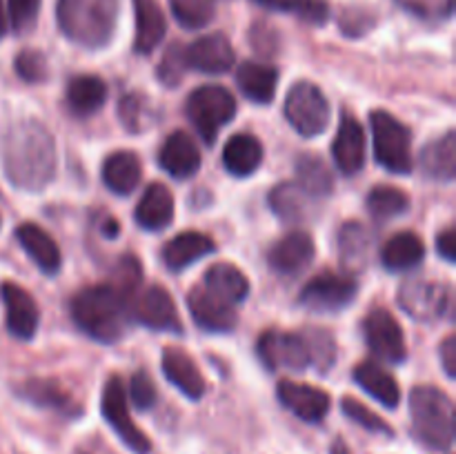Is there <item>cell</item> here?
<instances>
[{
    "instance_id": "7c38bea8",
    "label": "cell",
    "mask_w": 456,
    "mask_h": 454,
    "mask_svg": "<svg viewBox=\"0 0 456 454\" xmlns=\"http://www.w3.org/2000/svg\"><path fill=\"white\" fill-rule=\"evenodd\" d=\"M129 316L150 329L172 334L183 332V323L176 305H174L167 289L160 288V285H150L142 292L134 294L132 303H129Z\"/></svg>"
},
{
    "instance_id": "d6986e66",
    "label": "cell",
    "mask_w": 456,
    "mask_h": 454,
    "mask_svg": "<svg viewBox=\"0 0 456 454\" xmlns=\"http://www.w3.org/2000/svg\"><path fill=\"white\" fill-rule=\"evenodd\" d=\"M332 156L337 167L346 176H354L365 165V132L359 120L347 111H343L341 125H338L332 145Z\"/></svg>"
},
{
    "instance_id": "bcb514c9",
    "label": "cell",
    "mask_w": 456,
    "mask_h": 454,
    "mask_svg": "<svg viewBox=\"0 0 456 454\" xmlns=\"http://www.w3.org/2000/svg\"><path fill=\"white\" fill-rule=\"evenodd\" d=\"M285 12L294 13L312 25H325L330 18V4L328 0H288Z\"/></svg>"
},
{
    "instance_id": "b9f144b4",
    "label": "cell",
    "mask_w": 456,
    "mask_h": 454,
    "mask_svg": "<svg viewBox=\"0 0 456 454\" xmlns=\"http://www.w3.org/2000/svg\"><path fill=\"white\" fill-rule=\"evenodd\" d=\"M118 114L129 132H142L151 123L150 114H147V101L142 96H138V93H129V96H125L120 101Z\"/></svg>"
},
{
    "instance_id": "7bdbcfd3",
    "label": "cell",
    "mask_w": 456,
    "mask_h": 454,
    "mask_svg": "<svg viewBox=\"0 0 456 454\" xmlns=\"http://www.w3.org/2000/svg\"><path fill=\"white\" fill-rule=\"evenodd\" d=\"M16 74L25 83H43L47 78V58L38 49H22L16 56Z\"/></svg>"
},
{
    "instance_id": "5b68a950",
    "label": "cell",
    "mask_w": 456,
    "mask_h": 454,
    "mask_svg": "<svg viewBox=\"0 0 456 454\" xmlns=\"http://www.w3.org/2000/svg\"><path fill=\"white\" fill-rule=\"evenodd\" d=\"M374 138V156L381 167L392 174L412 172V134L390 111L377 109L370 116Z\"/></svg>"
},
{
    "instance_id": "7a4b0ae2",
    "label": "cell",
    "mask_w": 456,
    "mask_h": 454,
    "mask_svg": "<svg viewBox=\"0 0 456 454\" xmlns=\"http://www.w3.org/2000/svg\"><path fill=\"white\" fill-rule=\"evenodd\" d=\"M71 319L94 341L114 343L123 336L132 319L129 298L111 283L92 285L71 298Z\"/></svg>"
},
{
    "instance_id": "8fae6325",
    "label": "cell",
    "mask_w": 456,
    "mask_h": 454,
    "mask_svg": "<svg viewBox=\"0 0 456 454\" xmlns=\"http://www.w3.org/2000/svg\"><path fill=\"white\" fill-rule=\"evenodd\" d=\"M359 285L352 276L321 272L301 289L298 303L310 312H338L356 298Z\"/></svg>"
},
{
    "instance_id": "d590c367",
    "label": "cell",
    "mask_w": 456,
    "mask_h": 454,
    "mask_svg": "<svg viewBox=\"0 0 456 454\" xmlns=\"http://www.w3.org/2000/svg\"><path fill=\"white\" fill-rule=\"evenodd\" d=\"M312 196L298 182H281L270 191V207L279 218L298 223L310 214Z\"/></svg>"
},
{
    "instance_id": "4fadbf2b",
    "label": "cell",
    "mask_w": 456,
    "mask_h": 454,
    "mask_svg": "<svg viewBox=\"0 0 456 454\" xmlns=\"http://www.w3.org/2000/svg\"><path fill=\"white\" fill-rule=\"evenodd\" d=\"M363 334L365 343L379 359H386L390 363H403L405 356H408L403 329L387 310L377 307V310L370 312L363 320Z\"/></svg>"
},
{
    "instance_id": "e0dca14e",
    "label": "cell",
    "mask_w": 456,
    "mask_h": 454,
    "mask_svg": "<svg viewBox=\"0 0 456 454\" xmlns=\"http://www.w3.org/2000/svg\"><path fill=\"white\" fill-rule=\"evenodd\" d=\"M314 254L316 247L312 236L307 231L297 230L285 234L279 243L272 245L270 254H267V263H270L276 274L294 276L310 265Z\"/></svg>"
},
{
    "instance_id": "f546056e",
    "label": "cell",
    "mask_w": 456,
    "mask_h": 454,
    "mask_svg": "<svg viewBox=\"0 0 456 454\" xmlns=\"http://www.w3.org/2000/svg\"><path fill=\"white\" fill-rule=\"evenodd\" d=\"M236 83L249 101L270 105L274 101L276 85H279V71L270 65H263V62L248 61L236 71Z\"/></svg>"
},
{
    "instance_id": "f35d334b",
    "label": "cell",
    "mask_w": 456,
    "mask_h": 454,
    "mask_svg": "<svg viewBox=\"0 0 456 454\" xmlns=\"http://www.w3.org/2000/svg\"><path fill=\"white\" fill-rule=\"evenodd\" d=\"M169 7L187 29H200L214 18V0H169Z\"/></svg>"
},
{
    "instance_id": "8d00e7d4",
    "label": "cell",
    "mask_w": 456,
    "mask_h": 454,
    "mask_svg": "<svg viewBox=\"0 0 456 454\" xmlns=\"http://www.w3.org/2000/svg\"><path fill=\"white\" fill-rule=\"evenodd\" d=\"M297 178L298 185L316 199V196H328L334 190V178L328 165L314 154H303L297 160Z\"/></svg>"
},
{
    "instance_id": "cb8c5ba5",
    "label": "cell",
    "mask_w": 456,
    "mask_h": 454,
    "mask_svg": "<svg viewBox=\"0 0 456 454\" xmlns=\"http://www.w3.org/2000/svg\"><path fill=\"white\" fill-rule=\"evenodd\" d=\"M16 239L22 245V249L29 254L31 261L40 267V272H45V274H56L61 270V249H58L56 240L43 227H38L36 223H22L16 230Z\"/></svg>"
},
{
    "instance_id": "681fc988",
    "label": "cell",
    "mask_w": 456,
    "mask_h": 454,
    "mask_svg": "<svg viewBox=\"0 0 456 454\" xmlns=\"http://www.w3.org/2000/svg\"><path fill=\"white\" fill-rule=\"evenodd\" d=\"M439 352H441V363H444L445 374H448L450 378H454L456 377V336L454 334L445 336V341L441 343Z\"/></svg>"
},
{
    "instance_id": "816d5d0a",
    "label": "cell",
    "mask_w": 456,
    "mask_h": 454,
    "mask_svg": "<svg viewBox=\"0 0 456 454\" xmlns=\"http://www.w3.org/2000/svg\"><path fill=\"white\" fill-rule=\"evenodd\" d=\"M254 3L267 9H276V12H285V7H288V0H254Z\"/></svg>"
},
{
    "instance_id": "ee69618b",
    "label": "cell",
    "mask_w": 456,
    "mask_h": 454,
    "mask_svg": "<svg viewBox=\"0 0 456 454\" xmlns=\"http://www.w3.org/2000/svg\"><path fill=\"white\" fill-rule=\"evenodd\" d=\"M40 0H9L7 4V18L9 25L18 34L34 29L36 20H38Z\"/></svg>"
},
{
    "instance_id": "83f0119b",
    "label": "cell",
    "mask_w": 456,
    "mask_h": 454,
    "mask_svg": "<svg viewBox=\"0 0 456 454\" xmlns=\"http://www.w3.org/2000/svg\"><path fill=\"white\" fill-rule=\"evenodd\" d=\"M263 163V145L252 134H234L223 147V165L232 176H252Z\"/></svg>"
},
{
    "instance_id": "44dd1931",
    "label": "cell",
    "mask_w": 456,
    "mask_h": 454,
    "mask_svg": "<svg viewBox=\"0 0 456 454\" xmlns=\"http://www.w3.org/2000/svg\"><path fill=\"white\" fill-rule=\"evenodd\" d=\"M134 221L147 231H160L174 221V196L163 182H151L142 191L134 212Z\"/></svg>"
},
{
    "instance_id": "30bf717a",
    "label": "cell",
    "mask_w": 456,
    "mask_h": 454,
    "mask_svg": "<svg viewBox=\"0 0 456 454\" xmlns=\"http://www.w3.org/2000/svg\"><path fill=\"white\" fill-rule=\"evenodd\" d=\"M256 350L267 369L305 372L310 365H314L310 343H307L305 334L265 332L258 338Z\"/></svg>"
},
{
    "instance_id": "4dcf8cb0",
    "label": "cell",
    "mask_w": 456,
    "mask_h": 454,
    "mask_svg": "<svg viewBox=\"0 0 456 454\" xmlns=\"http://www.w3.org/2000/svg\"><path fill=\"white\" fill-rule=\"evenodd\" d=\"M423 174L435 181H452L456 174V134L448 132L445 136L428 142L419 158Z\"/></svg>"
},
{
    "instance_id": "5bb4252c",
    "label": "cell",
    "mask_w": 456,
    "mask_h": 454,
    "mask_svg": "<svg viewBox=\"0 0 456 454\" xmlns=\"http://www.w3.org/2000/svg\"><path fill=\"white\" fill-rule=\"evenodd\" d=\"M187 69H196L200 74H225L234 67L236 53L230 38L225 34H208L185 47Z\"/></svg>"
},
{
    "instance_id": "60d3db41",
    "label": "cell",
    "mask_w": 456,
    "mask_h": 454,
    "mask_svg": "<svg viewBox=\"0 0 456 454\" xmlns=\"http://www.w3.org/2000/svg\"><path fill=\"white\" fill-rule=\"evenodd\" d=\"M405 12L428 22L448 20L454 12V0H396Z\"/></svg>"
},
{
    "instance_id": "9c48e42d",
    "label": "cell",
    "mask_w": 456,
    "mask_h": 454,
    "mask_svg": "<svg viewBox=\"0 0 456 454\" xmlns=\"http://www.w3.org/2000/svg\"><path fill=\"white\" fill-rule=\"evenodd\" d=\"M450 303H452V292L441 280L412 279L405 280L399 288V305L401 310L414 320H430L441 319L448 314Z\"/></svg>"
},
{
    "instance_id": "f6af8a7d",
    "label": "cell",
    "mask_w": 456,
    "mask_h": 454,
    "mask_svg": "<svg viewBox=\"0 0 456 454\" xmlns=\"http://www.w3.org/2000/svg\"><path fill=\"white\" fill-rule=\"evenodd\" d=\"M185 71H187L185 47H183V45H172V47L165 52L163 61H160L159 65V78L163 80L167 87H176V85L181 83Z\"/></svg>"
},
{
    "instance_id": "4316f807",
    "label": "cell",
    "mask_w": 456,
    "mask_h": 454,
    "mask_svg": "<svg viewBox=\"0 0 456 454\" xmlns=\"http://www.w3.org/2000/svg\"><path fill=\"white\" fill-rule=\"evenodd\" d=\"M142 176V165L134 151H114L102 163V181L114 194L129 196L138 187Z\"/></svg>"
},
{
    "instance_id": "f1b7e54d",
    "label": "cell",
    "mask_w": 456,
    "mask_h": 454,
    "mask_svg": "<svg viewBox=\"0 0 456 454\" xmlns=\"http://www.w3.org/2000/svg\"><path fill=\"white\" fill-rule=\"evenodd\" d=\"M354 381L359 383L361 390L368 392L372 399H377L379 403L386 405V408L395 409L401 401V390L396 378L387 372L386 368H381L374 361H363V363L356 365L354 369Z\"/></svg>"
},
{
    "instance_id": "603a6c76",
    "label": "cell",
    "mask_w": 456,
    "mask_h": 454,
    "mask_svg": "<svg viewBox=\"0 0 456 454\" xmlns=\"http://www.w3.org/2000/svg\"><path fill=\"white\" fill-rule=\"evenodd\" d=\"M134 13H136V36H134V52L147 53L154 52L165 38L167 20L160 9L159 0H132Z\"/></svg>"
},
{
    "instance_id": "3957f363",
    "label": "cell",
    "mask_w": 456,
    "mask_h": 454,
    "mask_svg": "<svg viewBox=\"0 0 456 454\" xmlns=\"http://www.w3.org/2000/svg\"><path fill=\"white\" fill-rule=\"evenodd\" d=\"M120 0H58V27L71 43L101 49L111 40L118 22Z\"/></svg>"
},
{
    "instance_id": "2e32d148",
    "label": "cell",
    "mask_w": 456,
    "mask_h": 454,
    "mask_svg": "<svg viewBox=\"0 0 456 454\" xmlns=\"http://www.w3.org/2000/svg\"><path fill=\"white\" fill-rule=\"evenodd\" d=\"M187 307H190L196 325L208 329V332L227 334L239 323L234 307L223 301V298H218L216 294L209 292L205 285L203 288H194L187 294Z\"/></svg>"
},
{
    "instance_id": "e575fe53",
    "label": "cell",
    "mask_w": 456,
    "mask_h": 454,
    "mask_svg": "<svg viewBox=\"0 0 456 454\" xmlns=\"http://www.w3.org/2000/svg\"><path fill=\"white\" fill-rule=\"evenodd\" d=\"M107 101L105 80L94 74L76 76L67 87V105L76 116H89L101 109Z\"/></svg>"
},
{
    "instance_id": "7dc6e473",
    "label": "cell",
    "mask_w": 456,
    "mask_h": 454,
    "mask_svg": "<svg viewBox=\"0 0 456 454\" xmlns=\"http://www.w3.org/2000/svg\"><path fill=\"white\" fill-rule=\"evenodd\" d=\"M307 343H310L312 350V361L314 365H319L321 372L334 365V359H337V352H334V338L330 336L325 329H314V332L305 334Z\"/></svg>"
},
{
    "instance_id": "ac0fdd59",
    "label": "cell",
    "mask_w": 456,
    "mask_h": 454,
    "mask_svg": "<svg viewBox=\"0 0 456 454\" xmlns=\"http://www.w3.org/2000/svg\"><path fill=\"white\" fill-rule=\"evenodd\" d=\"M0 294H3L4 310H7V329L12 332V336L20 338V341L34 338L40 314L31 294L16 283H3Z\"/></svg>"
},
{
    "instance_id": "836d02e7",
    "label": "cell",
    "mask_w": 456,
    "mask_h": 454,
    "mask_svg": "<svg viewBox=\"0 0 456 454\" xmlns=\"http://www.w3.org/2000/svg\"><path fill=\"white\" fill-rule=\"evenodd\" d=\"M426 256V245L414 231L395 234L381 249L383 265L390 272H405L417 267Z\"/></svg>"
},
{
    "instance_id": "ffe728a7",
    "label": "cell",
    "mask_w": 456,
    "mask_h": 454,
    "mask_svg": "<svg viewBox=\"0 0 456 454\" xmlns=\"http://www.w3.org/2000/svg\"><path fill=\"white\" fill-rule=\"evenodd\" d=\"M159 163L169 176L174 178H190L199 172L200 167V151L194 138L187 132L169 134L167 141L160 147Z\"/></svg>"
},
{
    "instance_id": "484cf974",
    "label": "cell",
    "mask_w": 456,
    "mask_h": 454,
    "mask_svg": "<svg viewBox=\"0 0 456 454\" xmlns=\"http://www.w3.org/2000/svg\"><path fill=\"white\" fill-rule=\"evenodd\" d=\"M214 240L200 231H183L163 247V261L169 270L181 272L214 252Z\"/></svg>"
},
{
    "instance_id": "74e56055",
    "label": "cell",
    "mask_w": 456,
    "mask_h": 454,
    "mask_svg": "<svg viewBox=\"0 0 456 454\" xmlns=\"http://www.w3.org/2000/svg\"><path fill=\"white\" fill-rule=\"evenodd\" d=\"M365 205H368L370 214L374 218H379V221H390V218H396L408 212L410 196L403 190H399V187L377 185L370 191Z\"/></svg>"
},
{
    "instance_id": "ab89813d",
    "label": "cell",
    "mask_w": 456,
    "mask_h": 454,
    "mask_svg": "<svg viewBox=\"0 0 456 454\" xmlns=\"http://www.w3.org/2000/svg\"><path fill=\"white\" fill-rule=\"evenodd\" d=\"M341 409H343V414L350 418V421H354L356 426H361L363 430L377 432V434L392 436V427L387 426V423L383 421V418L379 417L377 412H372L368 405L361 403V401L352 399V396H346V399L341 401Z\"/></svg>"
},
{
    "instance_id": "1f68e13d",
    "label": "cell",
    "mask_w": 456,
    "mask_h": 454,
    "mask_svg": "<svg viewBox=\"0 0 456 454\" xmlns=\"http://www.w3.org/2000/svg\"><path fill=\"white\" fill-rule=\"evenodd\" d=\"M18 394L29 401V403L38 405V408L56 409V412L65 414V417H78L80 414V405L56 381L31 378V381L22 383Z\"/></svg>"
},
{
    "instance_id": "11a10c76",
    "label": "cell",
    "mask_w": 456,
    "mask_h": 454,
    "mask_svg": "<svg viewBox=\"0 0 456 454\" xmlns=\"http://www.w3.org/2000/svg\"><path fill=\"white\" fill-rule=\"evenodd\" d=\"M76 454H87V452H76Z\"/></svg>"
},
{
    "instance_id": "6da1fadb",
    "label": "cell",
    "mask_w": 456,
    "mask_h": 454,
    "mask_svg": "<svg viewBox=\"0 0 456 454\" xmlns=\"http://www.w3.org/2000/svg\"><path fill=\"white\" fill-rule=\"evenodd\" d=\"M56 167V141L38 120H20L4 132L3 169L13 187L36 194L53 181Z\"/></svg>"
},
{
    "instance_id": "c3c4849f",
    "label": "cell",
    "mask_w": 456,
    "mask_h": 454,
    "mask_svg": "<svg viewBox=\"0 0 456 454\" xmlns=\"http://www.w3.org/2000/svg\"><path fill=\"white\" fill-rule=\"evenodd\" d=\"M129 396H132V403L136 405V409L145 412L151 405L156 403V385L147 372H136L129 383Z\"/></svg>"
},
{
    "instance_id": "d4e9b609",
    "label": "cell",
    "mask_w": 456,
    "mask_h": 454,
    "mask_svg": "<svg viewBox=\"0 0 456 454\" xmlns=\"http://www.w3.org/2000/svg\"><path fill=\"white\" fill-rule=\"evenodd\" d=\"M372 243V234L363 223H346L338 231V256H341L343 270L352 272V274L363 272L370 263Z\"/></svg>"
},
{
    "instance_id": "277c9868",
    "label": "cell",
    "mask_w": 456,
    "mask_h": 454,
    "mask_svg": "<svg viewBox=\"0 0 456 454\" xmlns=\"http://www.w3.org/2000/svg\"><path fill=\"white\" fill-rule=\"evenodd\" d=\"M412 436L428 450L448 452L454 443V403L444 390L419 385L410 392Z\"/></svg>"
},
{
    "instance_id": "8992f818",
    "label": "cell",
    "mask_w": 456,
    "mask_h": 454,
    "mask_svg": "<svg viewBox=\"0 0 456 454\" xmlns=\"http://www.w3.org/2000/svg\"><path fill=\"white\" fill-rule=\"evenodd\" d=\"M185 111L199 129L200 138L212 145L218 138V132L236 116V101L221 85H203L190 93Z\"/></svg>"
},
{
    "instance_id": "f5cc1de1",
    "label": "cell",
    "mask_w": 456,
    "mask_h": 454,
    "mask_svg": "<svg viewBox=\"0 0 456 454\" xmlns=\"http://www.w3.org/2000/svg\"><path fill=\"white\" fill-rule=\"evenodd\" d=\"M9 31V18L7 9H4V0H0V38Z\"/></svg>"
},
{
    "instance_id": "ba28073f",
    "label": "cell",
    "mask_w": 456,
    "mask_h": 454,
    "mask_svg": "<svg viewBox=\"0 0 456 454\" xmlns=\"http://www.w3.org/2000/svg\"><path fill=\"white\" fill-rule=\"evenodd\" d=\"M101 409L105 421L110 423L111 430L116 432V436H118L134 454H150V439L142 434L141 427H138L136 423L132 421V417H129L127 394H125V385L120 377H110V381L105 383Z\"/></svg>"
},
{
    "instance_id": "d6a6232c",
    "label": "cell",
    "mask_w": 456,
    "mask_h": 454,
    "mask_svg": "<svg viewBox=\"0 0 456 454\" xmlns=\"http://www.w3.org/2000/svg\"><path fill=\"white\" fill-rule=\"evenodd\" d=\"M205 288L225 303H240L249 294V280L243 272L232 263H214L205 272Z\"/></svg>"
},
{
    "instance_id": "52a82bcc",
    "label": "cell",
    "mask_w": 456,
    "mask_h": 454,
    "mask_svg": "<svg viewBox=\"0 0 456 454\" xmlns=\"http://www.w3.org/2000/svg\"><path fill=\"white\" fill-rule=\"evenodd\" d=\"M285 118L301 136L314 138L330 125V102L314 83H294L285 98Z\"/></svg>"
},
{
    "instance_id": "9a60e30c",
    "label": "cell",
    "mask_w": 456,
    "mask_h": 454,
    "mask_svg": "<svg viewBox=\"0 0 456 454\" xmlns=\"http://www.w3.org/2000/svg\"><path fill=\"white\" fill-rule=\"evenodd\" d=\"M276 396H279L281 403L305 423H319L328 417L330 412V394L328 392L319 390L314 385H307V383H297L283 378L276 387Z\"/></svg>"
},
{
    "instance_id": "f907efd6",
    "label": "cell",
    "mask_w": 456,
    "mask_h": 454,
    "mask_svg": "<svg viewBox=\"0 0 456 454\" xmlns=\"http://www.w3.org/2000/svg\"><path fill=\"white\" fill-rule=\"evenodd\" d=\"M436 249H439V254L448 263L456 261V230L454 227H448V230L441 231V234L436 236Z\"/></svg>"
},
{
    "instance_id": "7402d4cb",
    "label": "cell",
    "mask_w": 456,
    "mask_h": 454,
    "mask_svg": "<svg viewBox=\"0 0 456 454\" xmlns=\"http://www.w3.org/2000/svg\"><path fill=\"white\" fill-rule=\"evenodd\" d=\"M163 374L172 385H176L191 401L203 399L205 390H208L199 365L178 347H167L163 352Z\"/></svg>"
},
{
    "instance_id": "db71d44e",
    "label": "cell",
    "mask_w": 456,
    "mask_h": 454,
    "mask_svg": "<svg viewBox=\"0 0 456 454\" xmlns=\"http://www.w3.org/2000/svg\"><path fill=\"white\" fill-rule=\"evenodd\" d=\"M330 454H352V452H350V448H347V445L343 443L341 439H337L332 443V448H330Z\"/></svg>"
}]
</instances>
